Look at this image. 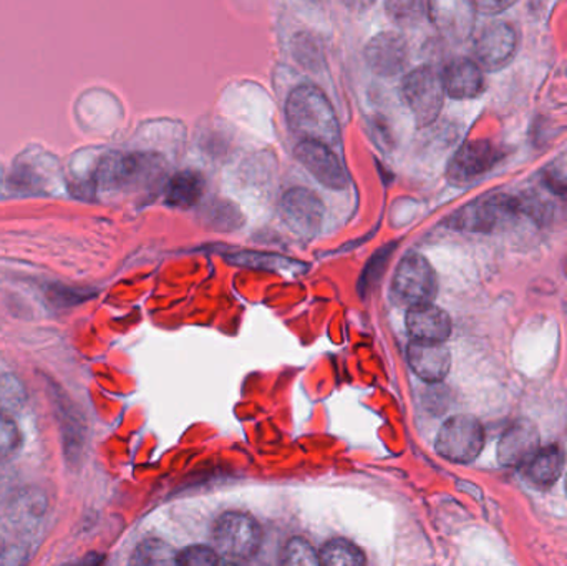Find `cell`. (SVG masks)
<instances>
[{
	"instance_id": "obj_1",
	"label": "cell",
	"mask_w": 567,
	"mask_h": 566,
	"mask_svg": "<svg viewBox=\"0 0 567 566\" xmlns=\"http://www.w3.org/2000/svg\"><path fill=\"white\" fill-rule=\"evenodd\" d=\"M286 120L300 140H312L336 148L340 142V126L332 102L320 86L302 83L286 100Z\"/></svg>"
},
{
	"instance_id": "obj_2",
	"label": "cell",
	"mask_w": 567,
	"mask_h": 566,
	"mask_svg": "<svg viewBox=\"0 0 567 566\" xmlns=\"http://www.w3.org/2000/svg\"><path fill=\"white\" fill-rule=\"evenodd\" d=\"M519 215H525L523 196L499 193L473 199L450 216L449 225L460 231L489 233Z\"/></svg>"
},
{
	"instance_id": "obj_3",
	"label": "cell",
	"mask_w": 567,
	"mask_h": 566,
	"mask_svg": "<svg viewBox=\"0 0 567 566\" xmlns=\"http://www.w3.org/2000/svg\"><path fill=\"white\" fill-rule=\"evenodd\" d=\"M403 100L420 128L432 125L445 103L443 75L432 65H422L406 73L402 82Z\"/></svg>"
},
{
	"instance_id": "obj_4",
	"label": "cell",
	"mask_w": 567,
	"mask_h": 566,
	"mask_svg": "<svg viewBox=\"0 0 567 566\" xmlns=\"http://www.w3.org/2000/svg\"><path fill=\"white\" fill-rule=\"evenodd\" d=\"M216 552L229 560H249L262 544L261 525L251 515L228 512L216 521L213 528Z\"/></svg>"
},
{
	"instance_id": "obj_5",
	"label": "cell",
	"mask_w": 567,
	"mask_h": 566,
	"mask_svg": "<svg viewBox=\"0 0 567 566\" xmlns=\"http://www.w3.org/2000/svg\"><path fill=\"white\" fill-rule=\"evenodd\" d=\"M435 449L440 457L453 464H470L485 449V429L473 415H455L440 429Z\"/></svg>"
},
{
	"instance_id": "obj_6",
	"label": "cell",
	"mask_w": 567,
	"mask_h": 566,
	"mask_svg": "<svg viewBox=\"0 0 567 566\" xmlns=\"http://www.w3.org/2000/svg\"><path fill=\"white\" fill-rule=\"evenodd\" d=\"M439 292V279L435 269L425 256L406 255L396 266L393 275L392 295L400 305L412 306L432 302Z\"/></svg>"
},
{
	"instance_id": "obj_7",
	"label": "cell",
	"mask_w": 567,
	"mask_h": 566,
	"mask_svg": "<svg viewBox=\"0 0 567 566\" xmlns=\"http://www.w3.org/2000/svg\"><path fill=\"white\" fill-rule=\"evenodd\" d=\"M162 159L153 153H132V155L106 156L96 169V183L103 188L116 189L133 186L156 175Z\"/></svg>"
},
{
	"instance_id": "obj_8",
	"label": "cell",
	"mask_w": 567,
	"mask_h": 566,
	"mask_svg": "<svg viewBox=\"0 0 567 566\" xmlns=\"http://www.w3.org/2000/svg\"><path fill=\"white\" fill-rule=\"evenodd\" d=\"M502 158L503 153L489 140H470L450 159L446 178L452 185H466L492 172Z\"/></svg>"
},
{
	"instance_id": "obj_9",
	"label": "cell",
	"mask_w": 567,
	"mask_h": 566,
	"mask_svg": "<svg viewBox=\"0 0 567 566\" xmlns=\"http://www.w3.org/2000/svg\"><path fill=\"white\" fill-rule=\"evenodd\" d=\"M519 49V37L512 23L496 20L476 37L475 55L480 66L488 72L506 69L515 60Z\"/></svg>"
},
{
	"instance_id": "obj_10",
	"label": "cell",
	"mask_w": 567,
	"mask_h": 566,
	"mask_svg": "<svg viewBox=\"0 0 567 566\" xmlns=\"http://www.w3.org/2000/svg\"><path fill=\"white\" fill-rule=\"evenodd\" d=\"M296 158L320 185L340 192L349 186V175L332 146L312 140H300L296 146Z\"/></svg>"
},
{
	"instance_id": "obj_11",
	"label": "cell",
	"mask_w": 567,
	"mask_h": 566,
	"mask_svg": "<svg viewBox=\"0 0 567 566\" xmlns=\"http://www.w3.org/2000/svg\"><path fill=\"white\" fill-rule=\"evenodd\" d=\"M430 20L450 42L462 43L473 35L476 25L475 0H429Z\"/></svg>"
},
{
	"instance_id": "obj_12",
	"label": "cell",
	"mask_w": 567,
	"mask_h": 566,
	"mask_svg": "<svg viewBox=\"0 0 567 566\" xmlns=\"http://www.w3.org/2000/svg\"><path fill=\"white\" fill-rule=\"evenodd\" d=\"M284 223L290 231L302 238H312L322 228L323 208L322 199L307 188H290L284 193L281 202Z\"/></svg>"
},
{
	"instance_id": "obj_13",
	"label": "cell",
	"mask_w": 567,
	"mask_h": 566,
	"mask_svg": "<svg viewBox=\"0 0 567 566\" xmlns=\"http://www.w3.org/2000/svg\"><path fill=\"white\" fill-rule=\"evenodd\" d=\"M367 65L373 73L380 76H395L402 73L409 65V45L400 33L380 32L367 42Z\"/></svg>"
},
{
	"instance_id": "obj_14",
	"label": "cell",
	"mask_w": 567,
	"mask_h": 566,
	"mask_svg": "<svg viewBox=\"0 0 567 566\" xmlns=\"http://www.w3.org/2000/svg\"><path fill=\"white\" fill-rule=\"evenodd\" d=\"M542 449V438H539L538 428L532 421L513 422L498 442L496 455L503 467L516 469L525 467L536 452Z\"/></svg>"
},
{
	"instance_id": "obj_15",
	"label": "cell",
	"mask_w": 567,
	"mask_h": 566,
	"mask_svg": "<svg viewBox=\"0 0 567 566\" xmlns=\"http://www.w3.org/2000/svg\"><path fill=\"white\" fill-rule=\"evenodd\" d=\"M410 368L425 382H440L449 375L452 354L445 342L416 341L406 349Z\"/></svg>"
},
{
	"instance_id": "obj_16",
	"label": "cell",
	"mask_w": 567,
	"mask_h": 566,
	"mask_svg": "<svg viewBox=\"0 0 567 566\" xmlns=\"http://www.w3.org/2000/svg\"><path fill=\"white\" fill-rule=\"evenodd\" d=\"M406 329L416 341L445 342L452 335V319L439 306L425 302L409 308Z\"/></svg>"
},
{
	"instance_id": "obj_17",
	"label": "cell",
	"mask_w": 567,
	"mask_h": 566,
	"mask_svg": "<svg viewBox=\"0 0 567 566\" xmlns=\"http://www.w3.org/2000/svg\"><path fill=\"white\" fill-rule=\"evenodd\" d=\"M446 95L455 100H472L485 92L482 66L472 59H455L442 73Z\"/></svg>"
},
{
	"instance_id": "obj_18",
	"label": "cell",
	"mask_w": 567,
	"mask_h": 566,
	"mask_svg": "<svg viewBox=\"0 0 567 566\" xmlns=\"http://www.w3.org/2000/svg\"><path fill=\"white\" fill-rule=\"evenodd\" d=\"M526 477L536 487L549 488L565 474L566 455L559 445H548L536 452L535 457L525 465Z\"/></svg>"
},
{
	"instance_id": "obj_19",
	"label": "cell",
	"mask_w": 567,
	"mask_h": 566,
	"mask_svg": "<svg viewBox=\"0 0 567 566\" xmlns=\"http://www.w3.org/2000/svg\"><path fill=\"white\" fill-rule=\"evenodd\" d=\"M206 182L202 173L183 169L176 173L166 186V205L173 208L188 209L198 205L205 195Z\"/></svg>"
},
{
	"instance_id": "obj_20",
	"label": "cell",
	"mask_w": 567,
	"mask_h": 566,
	"mask_svg": "<svg viewBox=\"0 0 567 566\" xmlns=\"http://www.w3.org/2000/svg\"><path fill=\"white\" fill-rule=\"evenodd\" d=\"M320 565L360 566L365 564V555L352 542L336 538L327 542L319 552Z\"/></svg>"
},
{
	"instance_id": "obj_21",
	"label": "cell",
	"mask_w": 567,
	"mask_h": 566,
	"mask_svg": "<svg viewBox=\"0 0 567 566\" xmlns=\"http://www.w3.org/2000/svg\"><path fill=\"white\" fill-rule=\"evenodd\" d=\"M292 53L296 62L309 72H319L322 69V49L309 32H300L293 37Z\"/></svg>"
},
{
	"instance_id": "obj_22",
	"label": "cell",
	"mask_w": 567,
	"mask_h": 566,
	"mask_svg": "<svg viewBox=\"0 0 567 566\" xmlns=\"http://www.w3.org/2000/svg\"><path fill=\"white\" fill-rule=\"evenodd\" d=\"M386 16L395 25L412 27L429 13L425 0H386Z\"/></svg>"
},
{
	"instance_id": "obj_23",
	"label": "cell",
	"mask_w": 567,
	"mask_h": 566,
	"mask_svg": "<svg viewBox=\"0 0 567 566\" xmlns=\"http://www.w3.org/2000/svg\"><path fill=\"white\" fill-rule=\"evenodd\" d=\"M176 554L168 544L162 541H146L133 555L132 564L136 565H176Z\"/></svg>"
},
{
	"instance_id": "obj_24",
	"label": "cell",
	"mask_w": 567,
	"mask_h": 566,
	"mask_svg": "<svg viewBox=\"0 0 567 566\" xmlns=\"http://www.w3.org/2000/svg\"><path fill=\"white\" fill-rule=\"evenodd\" d=\"M281 564L317 566L320 565L319 552L303 538H292L284 547Z\"/></svg>"
},
{
	"instance_id": "obj_25",
	"label": "cell",
	"mask_w": 567,
	"mask_h": 566,
	"mask_svg": "<svg viewBox=\"0 0 567 566\" xmlns=\"http://www.w3.org/2000/svg\"><path fill=\"white\" fill-rule=\"evenodd\" d=\"M22 435L16 422L6 412H0V462L7 461L19 451Z\"/></svg>"
},
{
	"instance_id": "obj_26",
	"label": "cell",
	"mask_w": 567,
	"mask_h": 566,
	"mask_svg": "<svg viewBox=\"0 0 567 566\" xmlns=\"http://www.w3.org/2000/svg\"><path fill=\"white\" fill-rule=\"evenodd\" d=\"M221 562L219 554L206 545H193L176 554V565L182 566H209Z\"/></svg>"
},
{
	"instance_id": "obj_27",
	"label": "cell",
	"mask_w": 567,
	"mask_h": 566,
	"mask_svg": "<svg viewBox=\"0 0 567 566\" xmlns=\"http://www.w3.org/2000/svg\"><path fill=\"white\" fill-rule=\"evenodd\" d=\"M543 183L556 195H567V159H555L543 169Z\"/></svg>"
},
{
	"instance_id": "obj_28",
	"label": "cell",
	"mask_w": 567,
	"mask_h": 566,
	"mask_svg": "<svg viewBox=\"0 0 567 566\" xmlns=\"http://www.w3.org/2000/svg\"><path fill=\"white\" fill-rule=\"evenodd\" d=\"M475 2L480 12L496 16V13L506 12V10L512 9L518 0H475Z\"/></svg>"
},
{
	"instance_id": "obj_29",
	"label": "cell",
	"mask_w": 567,
	"mask_h": 566,
	"mask_svg": "<svg viewBox=\"0 0 567 566\" xmlns=\"http://www.w3.org/2000/svg\"><path fill=\"white\" fill-rule=\"evenodd\" d=\"M342 2L353 12H365V10L372 9L377 0H342Z\"/></svg>"
},
{
	"instance_id": "obj_30",
	"label": "cell",
	"mask_w": 567,
	"mask_h": 566,
	"mask_svg": "<svg viewBox=\"0 0 567 566\" xmlns=\"http://www.w3.org/2000/svg\"><path fill=\"white\" fill-rule=\"evenodd\" d=\"M566 491H567V475H566Z\"/></svg>"
}]
</instances>
